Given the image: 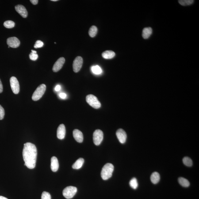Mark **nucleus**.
I'll return each instance as SVG.
<instances>
[{
	"label": "nucleus",
	"instance_id": "f3484780",
	"mask_svg": "<svg viewBox=\"0 0 199 199\" xmlns=\"http://www.w3.org/2000/svg\"><path fill=\"white\" fill-rule=\"evenodd\" d=\"M116 55V54L114 51L107 50L104 51L102 54V56L104 59H113Z\"/></svg>",
	"mask_w": 199,
	"mask_h": 199
},
{
	"label": "nucleus",
	"instance_id": "aec40b11",
	"mask_svg": "<svg viewBox=\"0 0 199 199\" xmlns=\"http://www.w3.org/2000/svg\"><path fill=\"white\" fill-rule=\"evenodd\" d=\"M178 181L180 185L183 187H188L190 185L189 181L183 177H179L178 179Z\"/></svg>",
	"mask_w": 199,
	"mask_h": 199
},
{
	"label": "nucleus",
	"instance_id": "72a5a7b5",
	"mask_svg": "<svg viewBox=\"0 0 199 199\" xmlns=\"http://www.w3.org/2000/svg\"><path fill=\"white\" fill-rule=\"evenodd\" d=\"M3 90V87L2 82L0 79V93L2 92Z\"/></svg>",
	"mask_w": 199,
	"mask_h": 199
},
{
	"label": "nucleus",
	"instance_id": "4be33fe9",
	"mask_svg": "<svg viewBox=\"0 0 199 199\" xmlns=\"http://www.w3.org/2000/svg\"><path fill=\"white\" fill-rule=\"evenodd\" d=\"M182 161L184 164L188 167H191L193 165V161L189 157H185L182 159Z\"/></svg>",
	"mask_w": 199,
	"mask_h": 199
},
{
	"label": "nucleus",
	"instance_id": "473e14b6",
	"mask_svg": "<svg viewBox=\"0 0 199 199\" xmlns=\"http://www.w3.org/2000/svg\"><path fill=\"white\" fill-rule=\"evenodd\" d=\"M30 2L34 5H36L38 3L39 1L38 0H31Z\"/></svg>",
	"mask_w": 199,
	"mask_h": 199
},
{
	"label": "nucleus",
	"instance_id": "20e7f679",
	"mask_svg": "<svg viewBox=\"0 0 199 199\" xmlns=\"http://www.w3.org/2000/svg\"><path fill=\"white\" fill-rule=\"evenodd\" d=\"M86 101L88 104L91 106L95 109H98L101 107V103L95 96L92 94H89L87 96Z\"/></svg>",
	"mask_w": 199,
	"mask_h": 199
},
{
	"label": "nucleus",
	"instance_id": "1a4fd4ad",
	"mask_svg": "<svg viewBox=\"0 0 199 199\" xmlns=\"http://www.w3.org/2000/svg\"><path fill=\"white\" fill-rule=\"evenodd\" d=\"M7 43L9 47L16 48L19 46L20 41L17 38L12 37L9 38L7 40Z\"/></svg>",
	"mask_w": 199,
	"mask_h": 199
},
{
	"label": "nucleus",
	"instance_id": "9d476101",
	"mask_svg": "<svg viewBox=\"0 0 199 199\" xmlns=\"http://www.w3.org/2000/svg\"><path fill=\"white\" fill-rule=\"evenodd\" d=\"M65 62V59L63 57L59 58L54 64L52 70L54 72H56L59 71L63 67Z\"/></svg>",
	"mask_w": 199,
	"mask_h": 199
},
{
	"label": "nucleus",
	"instance_id": "4468645a",
	"mask_svg": "<svg viewBox=\"0 0 199 199\" xmlns=\"http://www.w3.org/2000/svg\"><path fill=\"white\" fill-rule=\"evenodd\" d=\"M73 136L75 140L78 143H82L83 141V136L82 133L79 130L75 129L73 132Z\"/></svg>",
	"mask_w": 199,
	"mask_h": 199
},
{
	"label": "nucleus",
	"instance_id": "412c9836",
	"mask_svg": "<svg viewBox=\"0 0 199 199\" xmlns=\"http://www.w3.org/2000/svg\"><path fill=\"white\" fill-rule=\"evenodd\" d=\"M97 28L95 25H93L90 28L89 31V36L91 37H94L96 35L97 32Z\"/></svg>",
	"mask_w": 199,
	"mask_h": 199
},
{
	"label": "nucleus",
	"instance_id": "f257e3e1",
	"mask_svg": "<svg viewBox=\"0 0 199 199\" xmlns=\"http://www.w3.org/2000/svg\"><path fill=\"white\" fill-rule=\"evenodd\" d=\"M37 155V149L34 144L30 143L24 144L23 156L25 162L24 166L30 169L34 168L36 167Z\"/></svg>",
	"mask_w": 199,
	"mask_h": 199
},
{
	"label": "nucleus",
	"instance_id": "ddd939ff",
	"mask_svg": "<svg viewBox=\"0 0 199 199\" xmlns=\"http://www.w3.org/2000/svg\"><path fill=\"white\" fill-rule=\"evenodd\" d=\"M16 11L18 12L23 18H26L28 15V12L25 7L22 5H18L15 7Z\"/></svg>",
	"mask_w": 199,
	"mask_h": 199
},
{
	"label": "nucleus",
	"instance_id": "b1692460",
	"mask_svg": "<svg viewBox=\"0 0 199 199\" xmlns=\"http://www.w3.org/2000/svg\"><path fill=\"white\" fill-rule=\"evenodd\" d=\"M91 70L92 72L96 74H101L102 72L101 67L98 65L93 66L91 67Z\"/></svg>",
	"mask_w": 199,
	"mask_h": 199
},
{
	"label": "nucleus",
	"instance_id": "c756f323",
	"mask_svg": "<svg viewBox=\"0 0 199 199\" xmlns=\"http://www.w3.org/2000/svg\"><path fill=\"white\" fill-rule=\"evenodd\" d=\"M5 115V110L3 107L0 105V120H2L3 119Z\"/></svg>",
	"mask_w": 199,
	"mask_h": 199
},
{
	"label": "nucleus",
	"instance_id": "2eb2a0df",
	"mask_svg": "<svg viewBox=\"0 0 199 199\" xmlns=\"http://www.w3.org/2000/svg\"><path fill=\"white\" fill-rule=\"evenodd\" d=\"M59 161L56 157H52L51 159V170L53 172L58 171L59 168Z\"/></svg>",
	"mask_w": 199,
	"mask_h": 199
},
{
	"label": "nucleus",
	"instance_id": "9b49d317",
	"mask_svg": "<svg viewBox=\"0 0 199 199\" xmlns=\"http://www.w3.org/2000/svg\"><path fill=\"white\" fill-rule=\"evenodd\" d=\"M118 139L119 141L121 143H124L126 141L127 135L126 133L124 130L122 129H119L116 132Z\"/></svg>",
	"mask_w": 199,
	"mask_h": 199
},
{
	"label": "nucleus",
	"instance_id": "39448f33",
	"mask_svg": "<svg viewBox=\"0 0 199 199\" xmlns=\"http://www.w3.org/2000/svg\"><path fill=\"white\" fill-rule=\"evenodd\" d=\"M77 191L76 187L72 186H68L63 189V195L66 199H71L74 197Z\"/></svg>",
	"mask_w": 199,
	"mask_h": 199
},
{
	"label": "nucleus",
	"instance_id": "dca6fc26",
	"mask_svg": "<svg viewBox=\"0 0 199 199\" xmlns=\"http://www.w3.org/2000/svg\"><path fill=\"white\" fill-rule=\"evenodd\" d=\"M152 33V29L151 28H146L143 29L142 36L145 39H148Z\"/></svg>",
	"mask_w": 199,
	"mask_h": 199
},
{
	"label": "nucleus",
	"instance_id": "f03ea898",
	"mask_svg": "<svg viewBox=\"0 0 199 199\" xmlns=\"http://www.w3.org/2000/svg\"><path fill=\"white\" fill-rule=\"evenodd\" d=\"M114 167L111 163H107L103 166L101 173V178L104 180H107L110 178L112 176Z\"/></svg>",
	"mask_w": 199,
	"mask_h": 199
},
{
	"label": "nucleus",
	"instance_id": "6e6552de",
	"mask_svg": "<svg viewBox=\"0 0 199 199\" xmlns=\"http://www.w3.org/2000/svg\"><path fill=\"white\" fill-rule=\"evenodd\" d=\"M83 63V59L82 57L78 56L74 59L73 63V69L74 72L77 73L80 71Z\"/></svg>",
	"mask_w": 199,
	"mask_h": 199
},
{
	"label": "nucleus",
	"instance_id": "cd10ccee",
	"mask_svg": "<svg viewBox=\"0 0 199 199\" xmlns=\"http://www.w3.org/2000/svg\"><path fill=\"white\" fill-rule=\"evenodd\" d=\"M44 45V43L40 40H37L36 41L34 45L35 48H40L42 47Z\"/></svg>",
	"mask_w": 199,
	"mask_h": 199
},
{
	"label": "nucleus",
	"instance_id": "6ab92c4d",
	"mask_svg": "<svg viewBox=\"0 0 199 199\" xmlns=\"http://www.w3.org/2000/svg\"><path fill=\"white\" fill-rule=\"evenodd\" d=\"M160 179V176L159 173L157 172H155L153 173L151 176V182L153 184H156L159 182Z\"/></svg>",
	"mask_w": 199,
	"mask_h": 199
},
{
	"label": "nucleus",
	"instance_id": "c9c22d12",
	"mask_svg": "<svg viewBox=\"0 0 199 199\" xmlns=\"http://www.w3.org/2000/svg\"><path fill=\"white\" fill-rule=\"evenodd\" d=\"M32 52H33V53H36V51L33 50H32Z\"/></svg>",
	"mask_w": 199,
	"mask_h": 199
},
{
	"label": "nucleus",
	"instance_id": "0eeeda50",
	"mask_svg": "<svg viewBox=\"0 0 199 199\" xmlns=\"http://www.w3.org/2000/svg\"><path fill=\"white\" fill-rule=\"evenodd\" d=\"M10 84L12 90L15 94H18L20 91V85L17 78L12 76L10 80Z\"/></svg>",
	"mask_w": 199,
	"mask_h": 199
},
{
	"label": "nucleus",
	"instance_id": "f704fd0d",
	"mask_svg": "<svg viewBox=\"0 0 199 199\" xmlns=\"http://www.w3.org/2000/svg\"><path fill=\"white\" fill-rule=\"evenodd\" d=\"M0 199H8L6 198L3 197V196H0Z\"/></svg>",
	"mask_w": 199,
	"mask_h": 199
},
{
	"label": "nucleus",
	"instance_id": "f8f14e48",
	"mask_svg": "<svg viewBox=\"0 0 199 199\" xmlns=\"http://www.w3.org/2000/svg\"><path fill=\"white\" fill-rule=\"evenodd\" d=\"M66 134V128L64 124H61L59 125L57 131V136L59 139L64 138Z\"/></svg>",
	"mask_w": 199,
	"mask_h": 199
},
{
	"label": "nucleus",
	"instance_id": "2f4dec72",
	"mask_svg": "<svg viewBox=\"0 0 199 199\" xmlns=\"http://www.w3.org/2000/svg\"><path fill=\"white\" fill-rule=\"evenodd\" d=\"M61 86L60 85H56V87H55V90L56 91V92L59 91L61 90Z\"/></svg>",
	"mask_w": 199,
	"mask_h": 199
},
{
	"label": "nucleus",
	"instance_id": "7c9ffc66",
	"mask_svg": "<svg viewBox=\"0 0 199 199\" xmlns=\"http://www.w3.org/2000/svg\"><path fill=\"white\" fill-rule=\"evenodd\" d=\"M59 96L62 99H65L66 97V94L65 93H62L59 94Z\"/></svg>",
	"mask_w": 199,
	"mask_h": 199
},
{
	"label": "nucleus",
	"instance_id": "5701e85b",
	"mask_svg": "<svg viewBox=\"0 0 199 199\" xmlns=\"http://www.w3.org/2000/svg\"><path fill=\"white\" fill-rule=\"evenodd\" d=\"M129 185L131 187L134 189H136L138 187V184L137 180L135 178H132L130 181Z\"/></svg>",
	"mask_w": 199,
	"mask_h": 199
},
{
	"label": "nucleus",
	"instance_id": "423d86ee",
	"mask_svg": "<svg viewBox=\"0 0 199 199\" xmlns=\"http://www.w3.org/2000/svg\"><path fill=\"white\" fill-rule=\"evenodd\" d=\"M103 139V133L100 129L95 131L93 134V140L94 144L98 146L101 144Z\"/></svg>",
	"mask_w": 199,
	"mask_h": 199
},
{
	"label": "nucleus",
	"instance_id": "a878e982",
	"mask_svg": "<svg viewBox=\"0 0 199 199\" xmlns=\"http://www.w3.org/2000/svg\"><path fill=\"white\" fill-rule=\"evenodd\" d=\"M3 25L6 28H12L14 27L15 23L11 20H8L4 23Z\"/></svg>",
	"mask_w": 199,
	"mask_h": 199
},
{
	"label": "nucleus",
	"instance_id": "c85d7f7f",
	"mask_svg": "<svg viewBox=\"0 0 199 199\" xmlns=\"http://www.w3.org/2000/svg\"><path fill=\"white\" fill-rule=\"evenodd\" d=\"M29 57L32 61H36L38 58V55L36 53L32 52L29 55Z\"/></svg>",
	"mask_w": 199,
	"mask_h": 199
},
{
	"label": "nucleus",
	"instance_id": "393cba45",
	"mask_svg": "<svg viewBox=\"0 0 199 199\" xmlns=\"http://www.w3.org/2000/svg\"><path fill=\"white\" fill-rule=\"evenodd\" d=\"M193 2H194V1L193 0H180V1H178V3L180 5L183 6H188V5H191Z\"/></svg>",
	"mask_w": 199,
	"mask_h": 199
},
{
	"label": "nucleus",
	"instance_id": "bb28decb",
	"mask_svg": "<svg viewBox=\"0 0 199 199\" xmlns=\"http://www.w3.org/2000/svg\"><path fill=\"white\" fill-rule=\"evenodd\" d=\"M41 199H51V196L48 192H43L41 195Z\"/></svg>",
	"mask_w": 199,
	"mask_h": 199
},
{
	"label": "nucleus",
	"instance_id": "7ed1b4c3",
	"mask_svg": "<svg viewBox=\"0 0 199 199\" xmlns=\"http://www.w3.org/2000/svg\"><path fill=\"white\" fill-rule=\"evenodd\" d=\"M46 86L44 84L40 85L38 87L36 90L34 92L32 97V99L33 101H39L45 92Z\"/></svg>",
	"mask_w": 199,
	"mask_h": 199
},
{
	"label": "nucleus",
	"instance_id": "a211bd4d",
	"mask_svg": "<svg viewBox=\"0 0 199 199\" xmlns=\"http://www.w3.org/2000/svg\"><path fill=\"white\" fill-rule=\"evenodd\" d=\"M84 163V160L83 158H79L73 165L72 168L73 169H80L82 167Z\"/></svg>",
	"mask_w": 199,
	"mask_h": 199
},
{
	"label": "nucleus",
	"instance_id": "e433bc0d",
	"mask_svg": "<svg viewBox=\"0 0 199 199\" xmlns=\"http://www.w3.org/2000/svg\"><path fill=\"white\" fill-rule=\"evenodd\" d=\"M51 1H54V2H55V1H58V0H51Z\"/></svg>",
	"mask_w": 199,
	"mask_h": 199
}]
</instances>
